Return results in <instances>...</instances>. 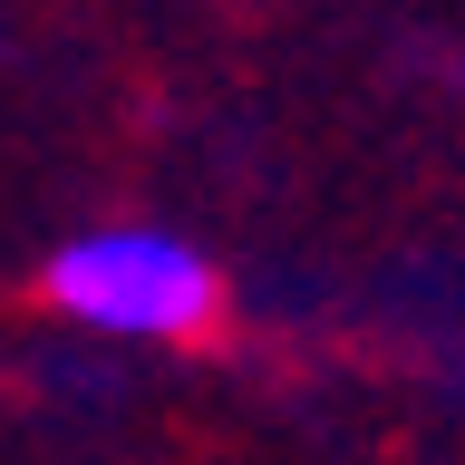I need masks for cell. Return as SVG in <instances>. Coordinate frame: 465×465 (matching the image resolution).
<instances>
[{
  "mask_svg": "<svg viewBox=\"0 0 465 465\" xmlns=\"http://www.w3.org/2000/svg\"><path fill=\"white\" fill-rule=\"evenodd\" d=\"M49 291L58 311L126 330V340H184L213 320V272L165 232H87L49 262Z\"/></svg>",
  "mask_w": 465,
  "mask_h": 465,
  "instance_id": "6da1fadb",
  "label": "cell"
}]
</instances>
